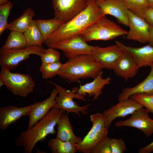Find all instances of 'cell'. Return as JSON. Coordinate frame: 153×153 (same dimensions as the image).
Segmentation results:
<instances>
[{
    "instance_id": "13",
    "label": "cell",
    "mask_w": 153,
    "mask_h": 153,
    "mask_svg": "<svg viewBox=\"0 0 153 153\" xmlns=\"http://www.w3.org/2000/svg\"><path fill=\"white\" fill-rule=\"evenodd\" d=\"M124 53L116 44L105 47L95 46L90 55L103 68L113 70Z\"/></svg>"
},
{
    "instance_id": "1",
    "label": "cell",
    "mask_w": 153,
    "mask_h": 153,
    "mask_svg": "<svg viewBox=\"0 0 153 153\" xmlns=\"http://www.w3.org/2000/svg\"><path fill=\"white\" fill-rule=\"evenodd\" d=\"M105 15L95 1H89L85 9L70 20L63 23L44 42L48 46L79 35Z\"/></svg>"
},
{
    "instance_id": "24",
    "label": "cell",
    "mask_w": 153,
    "mask_h": 153,
    "mask_svg": "<svg viewBox=\"0 0 153 153\" xmlns=\"http://www.w3.org/2000/svg\"><path fill=\"white\" fill-rule=\"evenodd\" d=\"M23 33L27 46H42V44L45 42L35 20H32L28 27Z\"/></svg>"
},
{
    "instance_id": "37",
    "label": "cell",
    "mask_w": 153,
    "mask_h": 153,
    "mask_svg": "<svg viewBox=\"0 0 153 153\" xmlns=\"http://www.w3.org/2000/svg\"><path fill=\"white\" fill-rule=\"evenodd\" d=\"M149 41L148 44L153 46V27L150 26L149 30Z\"/></svg>"
},
{
    "instance_id": "20",
    "label": "cell",
    "mask_w": 153,
    "mask_h": 153,
    "mask_svg": "<svg viewBox=\"0 0 153 153\" xmlns=\"http://www.w3.org/2000/svg\"><path fill=\"white\" fill-rule=\"evenodd\" d=\"M103 74L101 70L93 81L83 85H80L77 93L84 96L88 94L90 97H93V101L97 100L102 94V90L104 86L110 82V78L108 76L103 78Z\"/></svg>"
},
{
    "instance_id": "12",
    "label": "cell",
    "mask_w": 153,
    "mask_h": 153,
    "mask_svg": "<svg viewBox=\"0 0 153 153\" xmlns=\"http://www.w3.org/2000/svg\"><path fill=\"white\" fill-rule=\"evenodd\" d=\"M143 107L136 110L128 119L117 122L115 126L135 128L141 130L146 137L150 136L153 133V119L149 117V112Z\"/></svg>"
},
{
    "instance_id": "22",
    "label": "cell",
    "mask_w": 153,
    "mask_h": 153,
    "mask_svg": "<svg viewBox=\"0 0 153 153\" xmlns=\"http://www.w3.org/2000/svg\"><path fill=\"white\" fill-rule=\"evenodd\" d=\"M57 125L56 137L63 141L78 144L81 142V138L76 136L73 133L68 114H63Z\"/></svg>"
},
{
    "instance_id": "25",
    "label": "cell",
    "mask_w": 153,
    "mask_h": 153,
    "mask_svg": "<svg viewBox=\"0 0 153 153\" xmlns=\"http://www.w3.org/2000/svg\"><path fill=\"white\" fill-rule=\"evenodd\" d=\"M47 145L52 153H75L78 150V144L63 141L57 137L50 139Z\"/></svg>"
},
{
    "instance_id": "35",
    "label": "cell",
    "mask_w": 153,
    "mask_h": 153,
    "mask_svg": "<svg viewBox=\"0 0 153 153\" xmlns=\"http://www.w3.org/2000/svg\"><path fill=\"white\" fill-rule=\"evenodd\" d=\"M144 19L150 26L153 27V8L149 7L146 10Z\"/></svg>"
},
{
    "instance_id": "5",
    "label": "cell",
    "mask_w": 153,
    "mask_h": 153,
    "mask_svg": "<svg viewBox=\"0 0 153 153\" xmlns=\"http://www.w3.org/2000/svg\"><path fill=\"white\" fill-rule=\"evenodd\" d=\"M10 69L2 67L0 76L3 80L7 88L15 95L25 97L32 92L35 83L28 74L13 73Z\"/></svg>"
},
{
    "instance_id": "36",
    "label": "cell",
    "mask_w": 153,
    "mask_h": 153,
    "mask_svg": "<svg viewBox=\"0 0 153 153\" xmlns=\"http://www.w3.org/2000/svg\"><path fill=\"white\" fill-rule=\"evenodd\" d=\"M138 152L139 153H150L153 152V140L149 144L140 149Z\"/></svg>"
},
{
    "instance_id": "11",
    "label": "cell",
    "mask_w": 153,
    "mask_h": 153,
    "mask_svg": "<svg viewBox=\"0 0 153 153\" xmlns=\"http://www.w3.org/2000/svg\"><path fill=\"white\" fill-rule=\"evenodd\" d=\"M143 107L141 104L130 97L118 101L117 104L103 111V113L105 125L109 128L116 118L132 114L137 110Z\"/></svg>"
},
{
    "instance_id": "41",
    "label": "cell",
    "mask_w": 153,
    "mask_h": 153,
    "mask_svg": "<svg viewBox=\"0 0 153 153\" xmlns=\"http://www.w3.org/2000/svg\"><path fill=\"white\" fill-rule=\"evenodd\" d=\"M88 1H95L96 0H88Z\"/></svg>"
},
{
    "instance_id": "40",
    "label": "cell",
    "mask_w": 153,
    "mask_h": 153,
    "mask_svg": "<svg viewBox=\"0 0 153 153\" xmlns=\"http://www.w3.org/2000/svg\"><path fill=\"white\" fill-rule=\"evenodd\" d=\"M8 2V0H0V5L5 4Z\"/></svg>"
},
{
    "instance_id": "15",
    "label": "cell",
    "mask_w": 153,
    "mask_h": 153,
    "mask_svg": "<svg viewBox=\"0 0 153 153\" xmlns=\"http://www.w3.org/2000/svg\"><path fill=\"white\" fill-rule=\"evenodd\" d=\"M95 2L105 15L116 18L119 23L128 27L129 11L123 0H96Z\"/></svg>"
},
{
    "instance_id": "8",
    "label": "cell",
    "mask_w": 153,
    "mask_h": 153,
    "mask_svg": "<svg viewBox=\"0 0 153 153\" xmlns=\"http://www.w3.org/2000/svg\"><path fill=\"white\" fill-rule=\"evenodd\" d=\"M45 49L42 46H29L20 49L1 48L0 66L10 69H14L21 62L27 59L31 54L40 56L44 53Z\"/></svg>"
},
{
    "instance_id": "19",
    "label": "cell",
    "mask_w": 153,
    "mask_h": 153,
    "mask_svg": "<svg viewBox=\"0 0 153 153\" xmlns=\"http://www.w3.org/2000/svg\"><path fill=\"white\" fill-rule=\"evenodd\" d=\"M139 68L133 58L124 52L113 70L116 75L126 80L135 76Z\"/></svg>"
},
{
    "instance_id": "29",
    "label": "cell",
    "mask_w": 153,
    "mask_h": 153,
    "mask_svg": "<svg viewBox=\"0 0 153 153\" xmlns=\"http://www.w3.org/2000/svg\"><path fill=\"white\" fill-rule=\"evenodd\" d=\"M62 64L60 62L50 63H42L39 68L42 78H52L57 75Z\"/></svg>"
},
{
    "instance_id": "7",
    "label": "cell",
    "mask_w": 153,
    "mask_h": 153,
    "mask_svg": "<svg viewBox=\"0 0 153 153\" xmlns=\"http://www.w3.org/2000/svg\"><path fill=\"white\" fill-rule=\"evenodd\" d=\"M55 85V88L58 91L59 95L56 97V103L54 107L64 110L68 114L73 112L80 116V113L83 115L88 114L90 104L80 106L73 100V98H76L84 101H86L84 96L77 93L78 87L68 90L59 85Z\"/></svg>"
},
{
    "instance_id": "16",
    "label": "cell",
    "mask_w": 153,
    "mask_h": 153,
    "mask_svg": "<svg viewBox=\"0 0 153 153\" xmlns=\"http://www.w3.org/2000/svg\"><path fill=\"white\" fill-rule=\"evenodd\" d=\"M115 43L121 50L133 58L139 68L153 65V46L149 44L141 47H135L126 46L118 41Z\"/></svg>"
},
{
    "instance_id": "10",
    "label": "cell",
    "mask_w": 153,
    "mask_h": 153,
    "mask_svg": "<svg viewBox=\"0 0 153 153\" xmlns=\"http://www.w3.org/2000/svg\"><path fill=\"white\" fill-rule=\"evenodd\" d=\"M48 47L61 50L69 59L80 54L90 55L95 46L88 44L79 35Z\"/></svg>"
},
{
    "instance_id": "9",
    "label": "cell",
    "mask_w": 153,
    "mask_h": 153,
    "mask_svg": "<svg viewBox=\"0 0 153 153\" xmlns=\"http://www.w3.org/2000/svg\"><path fill=\"white\" fill-rule=\"evenodd\" d=\"M54 18L65 23L77 16L87 7L88 0H52Z\"/></svg>"
},
{
    "instance_id": "21",
    "label": "cell",
    "mask_w": 153,
    "mask_h": 153,
    "mask_svg": "<svg viewBox=\"0 0 153 153\" xmlns=\"http://www.w3.org/2000/svg\"><path fill=\"white\" fill-rule=\"evenodd\" d=\"M150 67L149 74L143 81L133 87H127L122 89L118 96V101L134 94H153V65Z\"/></svg>"
},
{
    "instance_id": "30",
    "label": "cell",
    "mask_w": 153,
    "mask_h": 153,
    "mask_svg": "<svg viewBox=\"0 0 153 153\" xmlns=\"http://www.w3.org/2000/svg\"><path fill=\"white\" fill-rule=\"evenodd\" d=\"M13 4L11 2L0 5V35L7 29L8 18L10 10L13 8Z\"/></svg>"
},
{
    "instance_id": "32",
    "label": "cell",
    "mask_w": 153,
    "mask_h": 153,
    "mask_svg": "<svg viewBox=\"0 0 153 153\" xmlns=\"http://www.w3.org/2000/svg\"><path fill=\"white\" fill-rule=\"evenodd\" d=\"M40 57L42 63H50L59 62L61 54L56 49L48 47Z\"/></svg>"
},
{
    "instance_id": "26",
    "label": "cell",
    "mask_w": 153,
    "mask_h": 153,
    "mask_svg": "<svg viewBox=\"0 0 153 153\" xmlns=\"http://www.w3.org/2000/svg\"><path fill=\"white\" fill-rule=\"evenodd\" d=\"M10 31L5 43L1 49H20L27 47L23 33L15 31Z\"/></svg>"
},
{
    "instance_id": "4",
    "label": "cell",
    "mask_w": 153,
    "mask_h": 153,
    "mask_svg": "<svg viewBox=\"0 0 153 153\" xmlns=\"http://www.w3.org/2000/svg\"><path fill=\"white\" fill-rule=\"evenodd\" d=\"M126 31L105 16L93 24L80 35L86 42L93 40H109L126 35Z\"/></svg>"
},
{
    "instance_id": "6",
    "label": "cell",
    "mask_w": 153,
    "mask_h": 153,
    "mask_svg": "<svg viewBox=\"0 0 153 153\" xmlns=\"http://www.w3.org/2000/svg\"><path fill=\"white\" fill-rule=\"evenodd\" d=\"M90 120L92 126L81 142L78 144V151L82 153H90L93 148L97 143L107 136L108 128L105 124L103 113L91 114Z\"/></svg>"
},
{
    "instance_id": "39",
    "label": "cell",
    "mask_w": 153,
    "mask_h": 153,
    "mask_svg": "<svg viewBox=\"0 0 153 153\" xmlns=\"http://www.w3.org/2000/svg\"><path fill=\"white\" fill-rule=\"evenodd\" d=\"M3 85H5V82L2 78L0 76V87H1Z\"/></svg>"
},
{
    "instance_id": "38",
    "label": "cell",
    "mask_w": 153,
    "mask_h": 153,
    "mask_svg": "<svg viewBox=\"0 0 153 153\" xmlns=\"http://www.w3.org/2000/svg\"><path fill=\"white\" fill-rule=\"evenodd\" d=\"M148 3L149 7L153 8V0H147Z\"/></svg>"
},
{
    "instance_id": "14",
    "label": "cell",
    "mask_w": 153,
    "mask_h": 153,
    "mask_svg": "<svg viewBox=\"0 0 153 153\" xmlns=\"http://www.w3.org/2000/svg\"><path fill=\"white\" fill-rule=\"evenodd\" d=\"M128 15L129 29L126 35V39L141 43H148L150 26L144 19L129 10Z\"/></svg>"
},
{
    "instance_id": "27",
    "label": "cell",
    "mask_w": 153,
    "mask_h": 153,
    "mask_svg": "<svg viewBox=\"0 0 153 153\" xmlns=\"http://www.w3.org/2000/svg\"><path fill=\"white\" fill-rule=\"evenodd\" d=\"M35 20L45 42L63 23L54 18L49 19H37Z\"/></svg>"
},
{
    "instance_id": "18",
    "label": "cell",
    "mask_w": 153,
    "mask_h": 153,
    "mask_svg": "<svg viewBox=\"0 0 153 153\" xmlns=\"http://www.w3.org/2000/svg\"><path fill=\"white\" fill-rule=\"evenodd\" d=\"M32 105L18 107L8 106L0 108V128L5 130L23 116L29 115Z\"/></svg>"
},
{
    "instance_id": "2",
    "label": "cell",
    "mask_w": 153,
    "mask_h": 153,
    "mask_svg": "<svg viewBox=\"0 0 153 153\" xmlns=\"http://www.w3.org/2000/svg\"><path fill=\"white\" fill-rule=\"evenodd\" d=\"M65 112L53 107L45 117L20 134L16 141L15 145L23 148V153H31L38 142L44 141L48 135L56 133L55 127Z\"/></svg>"
},
{
    "instance_id": "31",
    "label": "cell",
    "mask_w": 153,
    "mask_h": 153,
    "mask_svg": "<svg viewBox=\"0 0 153 153\" xmlns=\"http://www.w3.org/2000/svg\"><path fill=\"white\" fill-rule=\"evenodd\" d=\"M129 97L141 104L149 112L153 113V94H136Z\"/></svg>"
},
{
    "instance_id": "34",
    "label": "cell",
    "mask_w": 153,
    "mask_h": 153,
    "mask_svg": "<svg viewBox=\"0 0 153 153\" xmlns=\"http://www.w3.org/2000/svg\"><path fill=\"white\" fill-rule=\"evenodd\" d=\"M109 143L112 153H123L126 150L125 143L122 138H110Z\"/></svg>"
},
{
    "instance_id": "28",
    "label": "cell",
    "mask_w": 153,
    "mask_h": 153,
    "mask_svg": "<svg viewBox=\"0 0 153 153\" xmlns=\"http://www.w3.org/2000/svg\"><path fill=\"white\" fill-rule=\"evenodd\" d=\"M128 10L144 19V14L149 8L147 0H123Z\"/></svg>"
},
{
    "instance_id": "3",
    "label": "cell",
    "mask_w": 153,
    "mask_h": 153,
    "mask_svg": "<svg viewBox=\"0 0 153 153\" xmlns=\"http://www.w3.org/2000/svg\"><path fill=\"white\" fill-rule=\"evenodd\" d=\"M103 68L101 65L94 60L89 54L76 56L62 65L57 75L71 82L80 83V79H94Z\"/></svg>"
},
{
    "instance_id": "33",
    "label": "cell",
    "mask_w": 153,
    "mask_h": 153,
    "mask_svg": "<svg viewBox=\"0 0 153 153\" xmlns=\"http://www.w3.org/2000/svg\"><path fill=\"white\" fill-rule=\"evenodd\" d=\"M110 139L107 136L100 141L93 148L90 153H112Z\"/></svg>"
},
{
    "instance_id": "23",
    "label": "cell",
    "mask_w": 153,
    "mask_h": 153,
    "mask_svg": "<svg viewBox=\"0 0 153 153\" xmlns=\"http://www.w3.org/2000/svg\"><path fill=\"white\" fill-rule=\"evenodd\" d=\"M35 15L34 11L28 8L21 15L8 24L7 29L24 33L28 27Z\"/></svg>"
},
{
    "instance_id": "17",
    "label": "cell",
    "mask_w": 153,
    "mask_h": 153,
    "mask_svg": "<svg viewBox=\"0 0 153 153\" xmlns=\"http://www.w3.org/2000/svg\"><path fill=\"white\" fill-rule=\"evenodd\" d=\"M58 94V91L54 88L49 97L41 101L35 102L32 105L31 110L28 115L29 119L27 129L46 116L50 109L54 107Z\"/></svg>"
}]
</instances>
